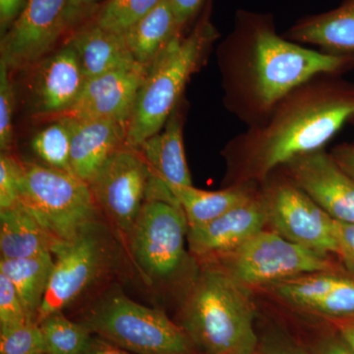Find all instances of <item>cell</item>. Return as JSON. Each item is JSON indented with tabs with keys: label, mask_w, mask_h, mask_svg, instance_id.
Returning a JSON list of instances; mask_svg holds the SVG:
<instances>
[{
	"label": "cell",
	"mask_w": 354,
	"mask_h": 354,
	"mask_svg": "<svg viewBox=\"0 0 354 354\" xmlns=\"http://www.w3.org/2000/svg\"><path fill=\"white\" fill-rule=\"evenodd\" d=\"M147 71L132 64L88 79L75 102L53 120H111L127 125Z\"/></svg>",
	"instance_id": "cell-13"
},
{
	"label": "cell",
	"mask_w": 354,
	"mask_h": 354,
	"mask_svg": "<svg viewBox=\"0 0 354 354\" xmlns=\"http://www.w3.org/2000/svg\"><path fill=\"white\" fill-rule=\"evenodd\" d=\"M71 131L72 174L90 183L106 160L127 145V125L111 120H68Z\"/></svg>",
	"instance_id": "cell-18"
},
{
	"label": "cell",
	"mask_w": 354,
	"mask_h": 354,
	"mask_svg": "<svg viewBox=\"0 0 354 354\" xmlns=\"http://www.w3.org/2000/svg\"><path fill=\"white\" fill-rule=\"evenodd\" d=\"M311 354H354L341 335H329L317 344Z\"/></svg>",
	"instance_id": "cell-38"
},
{
	"label": "cell",
	"mask_w": 354,
	"mask_h": 354,
	"mask_svg": "<svg viewBox=\"0 0 354 354\" xmlns=\"http://www.w3.org/2000/svg\"><path fill=\"white\" fill-rule=\"evenodd\" d=\"M21 162L12 156L0 157V211L20 204Z\"/></svg>",
	"instance_id": "cell-32"
},
{
	"label": "cell",
	"mask_w": 354,
	"mask_h": 354,
	"mask_svg": "<svg viewBox=\"0 0 354 354\" xmlns=\"http://www.w3.org/2000/svg\"><path fill=\"white\" fill-rule=\"evenodd\" d=\"M223 104L247 127L259 124L293 88L322 74L354 68V55L305 48L277 34L264 18L241 19L220 44Z\"/></svg>",
	"instance_id": "cell-2"
},
{
	"label": "cell",
	"mask_w": 354,
	"mask_h": 354,
	"mask_svg": "<svg viewBox=\"0 0 354 354\" xmlns=\"http://www.w3.org/2000/svg\"><path fill=\"white\" fill-rule=\"evenodd\" d=\"M339 335L354 353V320L344 321L339 327Z\"/></svg>",
	"instance_id": "cell-41"
},
{
	"label": "cell",
	"mask_w": 354,
	"mask_h": 354,
	"mask_svg": "<svg viewBox=\"0 0 354 354\" xmlns=\"http://www.w3.org/2000/svg\"><path fill=\"white\" fill-rule=\"evenodd\" d=\"M288 306L334 320H354V279L337 271L311 272L266 286Z\"/></svg>",
	"instance_id": "cell-14"
},
{
	"label": "cell",
	"mask_w": 354,
	"mask_h": 354,
	"mask_svg": "<svg viewBox=\"0 0 354 354\" xmlns=\"http://www.w3.org/2000/svg\"><path fill=\"white\" fill-rule=\"evenodd\" d=\"M15 99L12 84L9 80V68L0 59V149L6 152L13 143V111Z\"/></svg>",
	"instance_id": "cell-30"
},
{
	"label": "cell",
	"mask_w": 354,
	"mask_h": 354,
	"mask_svg": "<svg viewBox=\"0 0 354 354\" xmlns=\"http://www.w3.org/2000/svg\"><path fill=\"white\" fill-rule=\"evenodd\" d=\"M39 325L48 354H85L92 342L91 330L83 323L72 322L62 312L46 317Z\"/></svg>",
	"instance_id": "cell-26"
},
{
	"label": "cell",
	"mask_w": 354,
	"mask_h": 354,
	"mask_svg": "<svg viewBox=\"0 0 354 354\" xmlns=\"http://www.w3.org/2000/svg\"><path fill=\"white\" fill-rule=\"evenodd\" d=\"M97 1L99 0H70L66 14L67 28L82 19Z\"/></svg>",
	"instance_id": "cell-39"
},
{
	"label": "cell",
	"mask_w": 354,
	"mask_h": 354,
	"mask_svg": "<svg viewBox=\"0 0 354 354\" xmlns=\"http://www.w3.org/2000/svg\"><path fill=\"white\" fill-rule=\"evenodd\" d=\"M330 155L342 171L354 179V143L335 146Z\"/></svg>",
	"instance_id": "cell-37"
},
{
	"label": "cell",
	"mask_w": 354,
	"mask_h": 354,
	"mask_svg": "<svg viewBox=\"0 0 354 354\" xmlns=\"http://www.w3.org/2000/svg\"><path fill=\"white\" fill-rule=\"evenodd\" d=\"M139 152L146 160L151 176L171 189L192 186L183 144V116L178 106L169 116L164 130L147 140Z\"/></svg>",
	"instance_id": "cell-19"
},
{
	"label": "cell",
	"mask_w": 354,
	"mask_h": 354,
	"mask_svg": "<svg viewBox=\"0 0 354 354\" xmlns=\"http://www.w3.org/2000/svg\"><path fill=\"white\" fill-rule=\"evenodd\" d=\"M70 0H29L22 14L2 35L1 60L9 70L32 66L50 53L67 29Z\"/></svg>",
	"instance_id": "cell-12"
},
{
	"label": "cell",
	"mask_w": 354,
	"mask_h": 354,
	"mask_svg": "<svg viewBox=\"0 0 354 354\" xmlns=\"http://www.w3.org/2000/svg\"><path fill=\"white\" fill-rule=\"evenodd\" d=\"M53 266V253L39 254L22 259L0 260V272L10 279L28 315L34 322H36L39 307L48 290Z\"/></svg>",
	"instance_id": "cell-25"
},
{
	"label": "cell",
	"mask_w": 354,
	"mask_h": 354,
	"mask_svg": "<svg viewBox=\"0 0 354 354\" xmlns=\"http://www.w3.org/2000/svg\"><path fill=\"white\" fill-rule=\"evenodd\" d=\"M91 333L135 354H191L192 342L162 310L133 301L120 291L102 298L82 322Z\"/></svg>",
	"instance_id": "cell-6"
},
{
	"label": "cell",
	"mask_w": 354,
	"mask_h": 354,
	"mask_svg": "<svg viewBox=\"0 0 354 354\" xmlns=\"http://www.w3.org/2000/svg\"><path fill=\"white\" fill-rule=\"evenodd\" d=\"M32 149L44 165L71 172V131L65 120H57L32 139Z\"/></svg>",
	"instance_id": "cell-27"
},
{
	"label": "cell",
	"mask_w": 354,
	"mask_h": 354,
	"mask_svg": "<svg viewBox=\"0 0 354 354\" xmlns=\"http://www.w3.org/2000/svg\"><path fill=\"white\" fill-rule=\"evenodd\" d=\"M285 38L300 44L320 46L324 53L354 55V0H342L328 12L298 21Z\"/></svg>",
	"instance_id": "cell-20"
},
{
	"label": "cell",
	"mask_w": 354,
	"mask_h": 354,
	"mask_svg": "<svg viewBox=\"0 0 354 354\" xmlns=\"http://www.w3.org/2000/svg\"><path fill=\"white\" fill-rule=\"evenodd\" d=\"M85 354H131L102 337H93Z\"/></svg>",
	"instance_id": "cell-40"
},
{
	"label": "cell",
	"mask_w": 354,
	"mask_h": 354,
	"mask_svg": "<svg viewBox=\"0 0 354 354\" xmlns=\"http://www.w3.org/2000/svg\"><path fill=\"white\" fill-rule=\"evenodd\" d=\"M218 32L208 20L188 36L179 32L160 51L147 71L127 122V146L140 147L162 131L178 106L190 77L202 66Z\"/></svg>",
	"instance_id": "cell-4"
},
{
	"label": "cell",
	"mask_w": 354,
	"mask_h": 354,
	"mask_svg": "<svg viewBox=\"0 0 354 354\" xmlns=\"http://www.w3.org/2000/svg\"><path fill=\"white\" fill-rule=\"evenodd\" d=\"M36 354H48V353H36Z\"/></svg>",
	"instance_id": "cell-43"
},
{
	"label": "cell",
	"mask_w": 354,
	"mask_h": 354,
	"mask_svg": "<svg viewBox=\"0 0 354 354\" xmlns=\"http://www.w3.org/2000/svg\"><path fill=\"white\" fill-rule=\"evenodd\" d=\"M259 188V184L244 183L225 186L218 191L198 189L193 185L169 190L183 209L190 228L206 225L248 201Z\"/></svg>",
	"instance_id": "cell-23"
},
{
	"label": "cell",
	"mask_w": 354,
	"mask_h": 354,
	"mask_svg": "<svg viewBox=\"0 0 354 354\" xmlns=\"http://www.w3.org/2000/svg\"><path fill=\"white\" fill-rule=\"evenodd\" d=\"M354 118V83L322 74L293 88L259 124L223 150L225 186L262 184L272 172L324 147Z\"/></svg>",
	"instance_id": "cell-1"
},
{
	"label": "cell",
	"mask_w": 354,
	"mask_h": 354,
	"mask_svg": "<svg viewBox=\"0 0 354 354\" xmlns=\"http://www.w3.org/2000/svg\"><path fill=\"white\" fill-rule=\"evenodd\" d=\"M19 187L21 205L50 235L53 246L97 221L100 209L90 186L71 172L21 162Z\"/></svg>",
	"instance_id": "cell-5"
},
{
	"label": "cell",
	"mask_w": 354,
	"mask_h": 354,
	"mask_svg": "<svg viewBox=\"0 0 354 354\" xmlns=\"http://www.w3.org/2000/svg\"><path fill=\"white\" fill-rule=\"evenodd\" d=\"M187 220L178 205L146 200L129 234L130 250L149 279L169 281L187 260Z\"/></svg>",
	"instance_id": "cell-9"
},
{
	"label": "cell",
	"mask_w": 354,
	"mask_h": 354,
	"mask_svg": "<svg viewBox=\"0 0 354 354\" xmlns=\"http://www.w3.org/2000/svg\"><path fill=\"white\" fill-rule=\"evenodd\" d=\"M281 171L335 221L354 223V179L324 150L300 156Z\"/></svg>",
	"instance_id": "cell-15"
},
{
	"label": "cell",
	"mask_w": 354,
	"mask_h": 354,
	"mask_svg": "<svg viewBox=\"0 0 354 354\" xmlns=\"http://www.w3.org/2000/svg\"><path fill=\"white\" fill-rule=\"evenodd\" d=\"M181 28L192 19L200 10L205 0H169Z\"/></svg>",
	"instance_id": "cell-36"
},
{
	"label": "cell",
	"mask_w": 354,
	"mask_h": 354,
	"mask_svg": "<svg viewBox=\"0 0 354 354\" xmlns=\"http://www.w3.org/2000/svg\"><path fill=\"white\" fill-rule=\"evenodd\" d=\"M34 322L26 311L22 300L10 279L0 272V328H10Z\"/></svg>",
	"instance_id": "cell-31"
},
{
	"label": "cell",
	"mask_w": 354,
	"mask_h": 354,
	"mask_svg": "<svg viewBox=\"0 0 354 354\" xmlns=\"http://www.w3.org/2000/svg\"><path fill=\"white\" fill-rule=\"evenodd\" d=\"M349 123H353V124L354 125V118H353V120H351V122H349Z\"/></svg>",
	"instance_id": "cell-42"
},
{
	"label": "cell",
	"mask_w": 354,
	"mask_h": 354,
	"mask_svg": "<svg viewBox=\"0 0 354 354\" xmlns=\"http://www.w3.org/2000/svg\"><path fill=\"white\" fill-rule=\"evenodd\" d=\"M255 308L249 288L205 262L181 309V328L206 354H256Z\"/></svg>",
	"instance_id": "cell-3"
},
{
	"label": "cell",
	"mask_w": 354,
	"mask_h": 354,
	"mask_svg": "<svg viewBox=\"0 0 354 354\" xmlns=\"http://www.w3.org/2000/svg\"><path fill=\"white\" fill-rule=\"evenodd\" d=\"M160 0H106L95 24L106 31L124 34L137 21L150 12Z\"/></svg>",
	"instance_id": "cell-28"
},
{
	"label": "cell",
	"mask_w": 354,
	"mask_h": 354,
	"mask_svg": "<svg viewBox=\"0 0 354 354\" xmlns=\"http://www.w3.org/2000/svg\"><path fill=\"white\" fill-rule=\"evenodd\" d=\"M70 43L75 48L86 79L101 76L120 67L136 64L124 37L93 23L74 35Z\"/></svg>",
	"instance_id": "cell-21"
},
{
	"label": "cell",
	"mask_w": 354,
	"mask_h": 354,
	"mask_svg": "<svg viewBox=\"0 0 354 354\" xmlns=\"http://www.w3.org/2000/svg\"><path fill=\"white\" fill-rule=\"evenodd\" d=\"M268 227V214L261 190L248 201L201 227L188 230L192 255L213 262L234 252L254 235Z\"/></svg>",
	"instance_id": "cell-16"
},
{
	"label": "cell",
	"mask_w": 354,
	"mask_h": 354,
	"mask_svg": "<svg viewBox=\"0 0 354 354\" xmlns=\"http://www.w3.org/2000/svg\"><path fill=\"white\" fill-rule=\"evenodd\" d=\"M256 354H311L304 346L288 339H270L261 346Z\"/></svg>",
	"instance_id": "cell-35"
},
{
	"label": "cell",
	"mask_w": 354,
	"mask_h": 354,
	"mask_svg": "<svg viewBox=\"0 0 354 354\" xmlns=\"http://www.w3.org/2000/svg\"><path fill=\"white\" fill-rule=\"evenodd\" d=\"M212 263L249 290L265 288L311 272L337 270L330 256L295 243L267 228L234 252Z\"/></svg>",
	"instance_id": "cell-7"
},
{
	"label": "cell",
	"mask_w": 354,
	"mask_h": 354,
	"mask_svg": "<svg viewBox=\"0 0 354 354\" xmlns=\"http://www.w3.org/2000/svg\"><path fill=\"white\" fill-rule=\"evenodd\" d=\"M50 235L21 205L0 211L1 259L13 260L51 253Z\"/></svg>",
	"instance_id": "cell-24"
},
{
	"label": "cell",
	"mask_w": 354,
	"mask_h": 354,
	"mask_svg": "<svg viewBox=\"0 0 354 354\" xmlns=\"http://www.w3.org/2000/svg\"><path fill=\"white\" fill-rule=\"evenodd\" d=\"M337 256L354 269V223L335 221Z\"/></svg>",
	"instance_id": "cell-33"
},
{
	"label": "cell",
	"mask_w": 354,
	"mask_h": 354,
	"mask_svg": "<svg viewBox=\"0 0 354 354\" xmlns=\"http://www.w3.org/2000/svg\"><path fill=\"white\" fill-rule=\"evenodd\" d=\"M29 0H0V30L4 35L22 14Z\"/></svg>",
	"instance_id": "cell-34"
},
{
	"label": "cell",
	"mask_w": 354,
	"mask_h": 354,
	"mask_svg": "<svg viewBox=\"0 0 354 354\" xmlns=\"http://www.w3.org/2000/svg\"><path fill=\"white\" fill-rule=\"evenodd\" d=\"M181 29L169 0H160L150 12L132 25L123 37L134 62L149 69L160 51Z\"/></svg>",
	"instance_id": "cell-22"
},
{
	"label": "cell",
	"mask_w": 354,
	"mask_h": 354,
	"mask_svg": "<svg viewBox=\"0 0 354 354\" xmlns=\"http://www.w3.org/2000/svg\"><path fill=\"white\" fill-rule=\"evenodd\" d=\"M151 171L138 150L118 149L88 183L97 207L128 236L147 200Z\"/></svg>",
	"instance_id": "cell-11"
},
{
	"label": "cell",
	"mask_w": 354,
	"mask_h": 354,
	"mask_svg": "<svg viewBox=\"0 0 354 354\" xmlns=\"http://www.w3.org/2000/svg\"><path fill=\"white\" fill-rule=\"evenodd\" d=\"M111 252L106 230L97 221L74 239L55 244V266L36 322L62 312L94 285L111 265Z\"/></svg>",
	"instance_id": "cell-8"
},
{
	"label": "cell",
	"mask_w": 354,
	"mask_h": 354,
	"mask_svg": "<svg viewBox=\"0 0 354 354\" xmlns=\"http://www.w3.org/2000/svg\"><path fill=\"white\" fill-rule=\"evenodd\" d=\"M268 227L288 241L323 255H337L335 220L281 169L260 184Z\"/></svg>",
	"instance_id": "cell-10"
},
{
	"label": "cell",
	"mask_w": 354,
	"mask_h": 354,
	"mask_svg": "<svg viewBox=\"0 0 354 354\" xmlns=\"http://www.w3.org/2000/svg\"><path fill=\"white\" fill-rule=\"evenodd\" d=\"M32 82L35 111L46 118L64 113L82 92L86 79L74 46L64 48L39 62Z\"/></svg>",
	"instance_id": "cell-17"
},
{
	"label": "cell",
	"mask_w": 354,
	"mask_h": 354,
	"mask_svg": "<svg viewBox=\"0 0 354 354\" xmlns=\"http://www.w3.org/2000/svg\"><path fill=\"white\" fill-rule=\"evenodd\" d=\"M46 353V342L39 324L27 322L0 328V354Z\"/></svg>",
	"instance_id": "cell-29"
}]
</instances>
